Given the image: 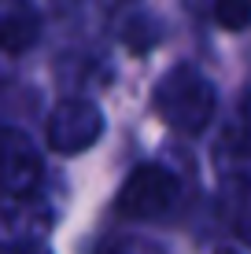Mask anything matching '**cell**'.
Wrapping results in <instances>:
<instances>
[{
    "mask_svg": "<svg viewBox=\"0 0 251 254\" xmlns=\"http://www.w3.org/2000/svg\"><path fill=\"white\" fill-rule=\"evenodd\" d=\"M177 203H181V181L174 170H167L159 162L137 166L122 181L115 199L118 214L133 217V221H163L177 210Z\"/></svg>",
    "mask_w": 251,
    "mask_h": 254,
    "instance_id": "2",
    "label": "cell"
},
{
    "mask_svg": "<svg viewBox=\"0 0 251 254\" xmlns=\"http://www.w3.org/2000/svg\"><path fill=\"white\" fill-rule=\"evenodd\" d=\"M11 254H52L48 247H41V243H26V247H15Z\"/></svg>",
    "mask_w": 251,
    "mask_h": 254,
    "instance_id": "9",
    "label": "cell"
},
{
    "mask_svg": "<svg viewBox=\"0 0 251 254\" xmlns=\"http://www.w3.org/2000/svg\"><path fill=\"white\" fill-rule=\"evenodd\" d=\"M41 37V15L30 0H0V52L19 56Z\"/></svg>",
    "mask_w": 251,
    "mask_h": 254,
    "instance_id": "5",
    "label": "cell"
},
{
    "mask_svg": "<svg viewBox=\"0 0 251 254\" xmlns=\"http://www.w3.org/2000/svg\"><path fill=\"white\" fill-rule=\"evenodd\" d=\"M103 133V115L92 100H63L52 107V115L45 122V140L52 151L59 155H78L89 151Z\"/></svg>",
    "mask_w": 251,
    "mask_h": 254,
    "instance_id": "3",
    "label": "cell"
},
{
    "mask_svg": "<svg viewBox=\"0 0 251 254\" xmlns=\"http://www.w3.org/2000/svg\"><path fill=\"white\" fill-rule=\"evenodd\" d=\"M222 210H226L229 229L251 247V166L226 173V181H222Z\"/></svg>",
    "mask_w": 251,
    "mask_h": 254,
    "instance_id": "6",
    "label": "cell"
},
{
    "mask_svg": "<svg viewBox=\"0 0 251 254\" xmlns=\"http://www.w3.org/2000/svg\"><path fill=\"white\" fill-rule=\"evenodd\" d=\"M152 103H155V115L167 122L174 133L192 136V133H200V129H207L218 96H214V85L207 81L200 70L181 63V66L167 70V74L159 77V85H155V92H152Z\"/></svg>",
    "mask_w": 251,
    "mask_h": 254,
    "instance_id": "1",
    "label": "cell"
},
{
    "mask_svg": "<svg viewBox=\"0 0 251 254\" xmlns=\"http://www.w3.org/2000/svg\"><path fill=\"white\" fill-rule=\"evenodd\" d=\"M211 15L222 30H248L251 26V0H214Z\"/></svg>",
    "mask_w": 251,
    "mask_h": 254,
    "instance_id": "8",
    "label": "cell"
},
{
    "mask_svg": "<svg viewBox=\"0 0 251 254\" xmlns=\"http://www.w3.org/2000/svg\"><path fill=\"white\" fill-rule=\"evenodd\" d=\"M41 188V155L22 133L0 129V199H22Z\"/></svg>",
    "mask_w": 251,
    "mask_h": 254,
    "instance_id": "4",
    "label": "cell"
},
{
    "mask_svg": "<svg viewBox=\"0 0 251 254\" xmlns=\"http://www.w3.org/2000/svg\"><path fill=\"white\" fill-rule=\"evenodd\" d=\"M222 147L237 159L251 162V92L237 103V111L229 115L226 129H222Z\"/></svg>",
    "mask_w": 251,
    "mask_h": 254,
    "instance_id": "7",
    "label": "cell"
}]
</instances>
